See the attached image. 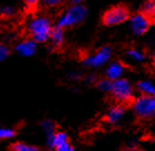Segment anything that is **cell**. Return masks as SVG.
Segmentation results:
<instances>
[{
  "label": "cell",
  "instance_id": "obj_12",
  "mask_svg": "<svg viewBox=\"0 0 155 151\" xmlns=\"http://www.w3.org/2000/svg\"><path fill=\"white\" fill-rule=\"evenodd\" d=\"M142 14H144L146 17L151 20L155 19V0H146L142 5Z\"/></svg>",
  "mask_w": 155,
  "mask_h": 151
},
{
  "label": "cell",
  "instance_id": "obj_14",
  "mask_svg": "<svg viewBox=\"0 0 155 151\" xmlns=\"http://www.w3.org/2000/svg\"><path fill=\"white\" fill-rule=\"evenodd\" d=\"M50 40L53 42L55 46H60L64 42V32L63 28H60L58 26L54 27L50 34Z\"/></svg>",
  "mask_w": 155,
  "mask_h": 151
},
{
  "label": "cell",
  "instance_id": "obj_3",
  "mask_svg": "<svg viewBox=\"0 0 155 151\" xmlns=\"http://www.w3.org/2000/svg\"><path fill=\"white\" fill-rule=\"evenodd\" d=\"M130 18V11L125 6L118 5L109 8L103 15V24L106 26H116V25L123 24Z\"/></svg>",
  "mask_w": 155,
  "mask_h": 151
},
{
  "label": "cell",
  "instance_id": "obj_25",
  "mask_svg": "<svg viewBox=\"0 0 155 151\" xmlns=\"http://www.w3.org/2000/svg\"><path fill=\"white\" fill-rule=\"evenodd\" d=\"M71 5H81V1L83 0H69Z\"/></svg>",
  "mask_w": 155,
  "mask_h": 151
},
{
  "label": "cell",
  "instance_id": "obj_20",
  "mask_svg": "<svg viewBox=\"0 0 155 151\" xmlns=\"http://www.w3.org/2000/svg\"><path fill=\"white\" fill-rule=\"evenodd\" d=\"M12 14H14V8L11 6H4L1 8V15L5 16V17H9Z\"/></svg>",
  "mask_w": 155,
  "mask_h": 151
},
{
  "label": "cell",
  "instance_id": "obj_23",
  "mask_svg": "<svg viewBox=\"0 0 155 151\" xmlns=\"http://www.w3.org/2000/svg\"><path fill=\"white\" fill-rule=\"evenodd\" d=\"M42 1L47 7H56L59 4H61L63 0H42Z\"/></svg>",
  "mask_w": 155,
  "mask_h": 151
},
{
  "label": "cell",
  "instance_id": "obj_11",
  "mask_svg": "<svg viewBox=\"0 0 155 151\" xmlns=\"http://www.w3.org/2000/svg\"><path fill=\"white\" fill-rule=\"evenodd\" d=\"M124 115V109L122 106H115L113 109H110L107 112L106 114V121L110 124H113V123H116L118 122Z\"/></svg>",
  "mask_w": 155,
  "mask_h": 151
},
{
  "label": "cell",
  "instance_id": "obj_13",
  "mask_svg": "<svg viewBox=\"0 0 155 151\" xmlns=\"http://www.w3.org/2000/svg\"><path fill=\"white\" fill-rule=\"evenodd\" d=\"M137 90L143 95L155 96V85L148 81H142L137 83Z\"/></svg>",
  "mask_w": 155,
  "mask_h": 151
},
{
  "label": "cell",
  "instance_id": "obj_18",
  "mask_svg": "<svg viewBox=\"0 0 155 151\" xmlns=\"http://www.w3.org/2000/svg\"><path fill=\"white\" fill-rule=\"evenodd\" d=\"M112 86H113V81H110L108 78L102 80L98 83V88L104 92H110L112 91Z\"/></svg>",
  "mask_w": 155,
  "mask_h": 151
},
{
  "label": "cell",
  "instance_id": "obj_15",
  "mask_svg": "<svg viewBox=\"0 0 155 151\" xmlns=\"http://www.w3.org/2000/svg\"><path fill=\"white\" fill-rule=\"evenodd\" d=\"M127 56L130 57V60H135V62H142V60H144V58H145L144 53L135 48L128 49V50H127Z\"/></svg>",
  "mask_w": 155,
  "mask_h": 151
},
{
  "label": "cell",
  "instance_id": "obj_2",
  "mask_svg": "<svg viewBox=\"0 0 155 151\" xmlns=\"http://www.w3.org/2000/svg\"><path fill=\"white\" fill-rule=\"evenodd\" d=\"M87 17V8L83 5H71L67 10L58 18L57 26L60 28H69L71 26L81 24Z\"/></svg>",
  "mask_w": 155,
  "mask_h": 151
},
{
  "label": "cell",
  "instance_id": "obj_22",
  "mask_svg": "<svg viewBox=\"0 0 155 151\" xmlns=\"http://www.w3.org/2000/svg\"><path fill=\"white\" fill-rule=\"evenodd\" d=\"M55 150L56 151H75L74 148L68 143V141L67 142H65V143H63V144H60L59 147H57Z\"/></svg>",
  "mask_w": 155,
  "mask_h": 151
},
{
  "label": "cell",
  "instance_id": "obj_4",
  "mask_svg": "<svg viewBox=\"0 0 155 151\" xmlns=\"http://www.w3.org/2000/svg\"><path fill=\"white\" fill-rule=\"evenodd\" d=\"M134 112L140 118H152L155 115V96L142 95L135 101Z\"/></svg>",
  "mask_w": 155,
  "mask_h": 151
},
{
  "label": "cell",
  "instance_id": "obj_1",
  "mask_svg": "<svg viewBox=\"0 0 155 151\" xmlns=\"http://www.w3.org/2000/svg\"><path fill=\"white\" fill-rule=\"evenodd\" d=\"M53 27L50 20L45 16H37L32 18L28 24L29 35L36 43H45L50 39Z\"/></svg>",
  "mask_w": 155,
  "mask_h": 151
},
{
  "label": "cell",
  "instance_id": "obj_8",
  "mask_svg": "<svg viewBox=\"0 0 155 151\" xmlns=\"http://www.w3.org/2000/svg\"><path fill=\"white\" fill-rule=\"evenodd\" d=\"M16 50L17 53L21 56L29 57L34 55L36 52V42L34 39H27V40H22L16 46Z\"/></svg>",
  "mask_w": 155,
  "mask_h": 151
},
{
  "label": "cell",
  "instance_id": "obj_26",
  "mask_svg": "<svg viewBox=\"0 0 155 151\" xmlns=\"http://www.w3.org/2000/svg\"><path fill=\"white\" fill-rule=\"evenodd\" d=\"M136 151H143V150H136Z\"/></svg>",
  "mask_w": 155,
  "mask_h": 151
},
{
  "label": "cell",
  "instance_id": "obj_19",
  "mask_svg": "<svg viewBox=\"0 0 155 151\" xmlns=\"http://www.w3.org/2000/svg\"><path fill=\"white\" fill-rule=\"evenodd\" d=\"M15 136V131L12 129H9V128H2L1 130H0V138L1 139H10Z\"/></svg>",
  "mask_w": 155,
  "mask_h": 151
},
{
  "label": "cell",
  "instance_id": "obj_17",
  "mask_svg": "<svg viewBox=\"0 0 155 151\" xmlns=\"http://www.w3.org/2000/svg\"><path fill=\"white\" fill-rule=\"evenodd\" d=\"M41 128L44 132L46 133V136H49V134H53L55 132V125L54 123L49 120H45L41 122Z\"/></svg>",
  "mask_w": 155,
  "mask_h": 151
},
{
  "label": "cell",
  "instance_id": "obj_10",
  "mask_svg": "<svg viewBox=\"0 0 155 151\" xmlns=\"http://www.w3.org/2000/svg\"><path fill=\"white\" fill-rule=\"evenodd\" d=\"M65 142H67V134L65 132H54L53 134L47 136V144L51 149H56Z\"/></svg>",
  "mask_w": 155,
  "mask_h": 151
},
{
  "label": "cell",
  "instance_id": "obj_7",
  "mask_svg": "<svg viewBox=\"0 0 155 151\" xmlns=\"http://www.w3.org/2000/svg\"><path fill=\"white\" fill-rule=\"evenodd\" d=\"M130 29L135 35H143L148 30L150 27V19H148L144 14H136L132 16L130 20Z\"/></svg>",
  "mask_w": 155,
  "mask_h": 151
},
{
  "label": "cell",
  "instance_id": "obj_16",
  "mask_svg": "<svg viewBox=\"0 0 155 151\" xmlns=\"http://www.w3.org/2000/svg\"><path fill=\"white\" fill-rule=\"evenodd\" d=\"M11 151H38V149L34 146H29V144L20 143V142H16L10 147Z\"/></svg>",
  "mask_w": 155,
  "mask_h": 151
},
{
  "label": "cell",
  "instance_id": "obj_21",
  "mask_svg": "<svg viewBox=\"0 0 155 151\" xmlns=\"http://www.w3.org/2000/svg\"><path fill=\"white\" fill-rule=\"evenodd\" d=\"M8 55H9V48L5 45L0 46V60H6L8 57Z\"/></svg>",
  "mask_w": 155,
  "mask_h": 151
},
{
  "label": "cell",
  "instance_id": "obj_24",
  "mask_svg": "<svg viewBox=\"0 0 155 151\" xmlns=\"http://www.w3.org/2000/svg\"><path fill=\"white\" fill-rule=\"evenodd\" d=\"M26 2V5H28V6H30V7H32V6H36V5H38L40 1H42V0H24Z\"/></svg>",
  "mask_w": 155,
  "mask_h": 151
},
{
  "label": "cell",
  "instance_id": "obj_9",
  "mask_svg": "<svg viewBox=\"0 0 155 151\" xmlns=\"http://www.w3.org/2000/svg\"><path fill=\"white\" fill-rule=\"evenodd\" d=\"M124 72V66L118 62H114V63L109 64L108 67L106 68V76L110 81H115L120 78L122 74Z\"/></svg>",
  "mask_w": 155,
  "mask_h": 151
},
{
  "label": "cell",
  "instance_id": "obj_6",
  "mask_svg": "<svg viewBox=\"0 0 155 151\" xmlns=\"http://www.w3.org/2000/svg\"><path fill=\"white\" fill-rule=\"evenodd\" d=\"M110 55H112V49L109 48L108 46H104L101 49H98L93 56L86 57L83 60V63H84L85 66H89V67L103 66L110 58Z\"/></svg>",
  "mask_w": 155,
  "mask_h": 151
},
{
  "label": "cell",
  "instance_id": "obj_5",
  "mask_svg": "<svg viewBox=\"0 0 155 151\" xmlns=\"http://www.w3.org/2000/svg\"><path fill=\"white\" fill-rule=\"evenodd\" d=\"M112 94L116 100L122 101V102H127L130 101L132 95H133V88L130 82L125 78H118L113 81V86H112Z\"/></svg>",
  "mask_w": 155,
  "mask_h": 151
}]
</instances>
